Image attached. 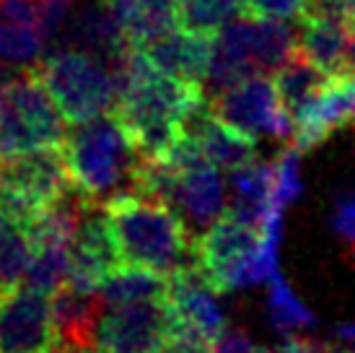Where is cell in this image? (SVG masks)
<instances>
[{
  "mask_svg": "<svg viewBox=\"0 0 355 353\" xmlns=\"http://www.w3.org/2000/svg\"><path fill=\"white\" fill-rule=\"evenodd\" d=\"M122 263L143 265L158 273H174L192 260V234L184 218L161 200L132 192L101 203Z\"/></svg>",
  "mask_w": 355,
  "mask_h": 353,
  "instance_id": "1",
  "label": "cell"
},
{
  "mask_svg": "<svg viewBox=\"0 0 355 353\" xmlns=\"http://www.w3.org/2000/svg\"><path fill=\"white\" fill-rule=\"evenodd\" d=\"M70 187L89 203H107L109 197L132 190V172L138 151L112 112L73 125L62 140Z\"/></svg>",
  "mask_w": 355,
  "mask_h": 353,
  "instance_id": "2",
  "label": "cell"
},
{
  "mask_svg": "<svg viewBox=\"0 0 355 353\" xmlns=\"http://www.w3.org/2000/svg\"><path fill=\"white\" fill-rule=\"evenodd\" d=\"M31 70L70 125L104 115L114 104V73L109 63L83 49L55 47L42 55Z\"/></svg>",
  "mask_w": 355,
  "mask_h": 353,
  "instance_id": "3",
  "label": "cell"
},
{
  "mask_svg": "<svg viewBox=\"0 0 355 353\" xmlns=\"http://www.w3.org/2000/svg\"><path fill=\"white\" fill-rule=\"evenodd\" d=\"M65 133L68 122L34 70L0 81V161L62 146Z\"/></svg>",
  "mask_w": 355,
  "mask_h": 353,
  "instance_id": "4",
  "label": "cell"
},
{
  "mask_svg": "<svg viewBox=\"0 0 355 353\" xmlns=\"http://www.w3.org/2000/svg\"><path fill=\"white\" fill-rule=\"evenodd\" d=\"M68 190L70 176L62 146L0 161V208L29 224Z\"/></svg>",
  "mask_w": 355,
  "mask_h": 353,
  "instance_id": "5",
  "label": "cell"
},
{
  "mask_svg": "<svg viewBox=\"0 0 355 353\" xmlns=\"http://www.w3.org/2000/svg\"><path fill=\"white\" fill-rule=\"evenodd\" d=\"M207 109L223 120L234 130L249 138H277L291 140L293 138V120L288 117L280 99H277L275 83L257 73L239 81L236 86L220 91L207 99Z\"/></svg>",
  "mask_w": 355,
  "mask_h": 353,
  "instance_id": "6",
  "label": "cell"
},
{
  "mask_svg": "<svg viewBox=\"0 0 355 353\" xmlns=\"http://www.w3.org/2000/svg\"><path fill=\"white\" fill-rule=\"evenodd\" d=\"M50 296L26 284L0 286V353H55Z\"/></svg>",
  "mask_w": 355,
  "mask_h": 353,
  "instance_id": "7",
  "label": "cell"
},
{
  "mask_svg": "<svg viewBox=\"0 0 355 353\" xmlns=\"http://www.w3.org/2000/svg\"><path fill=\"white\" fill-rule=\"evenodd\" d=\"M168 340V306L161 302H130L109 306L96 320V353H158Z\"/></svg>",
  "mask_w": 355,
  "mask_h": 353,
  "instance_id": "8",
  "label": "cell"
},
{
  "mask_svg": "<svg viewBox=\"0 0 355 353\" xmlns=\"http://www.w3.org/2000/svg\"><path fill=\"white\" fill-rule=\"evenodd\" d=\"M166 306L168 335L189 333L213 345L218 335L226 330V317H223L218 294L207 286L195 260L168 273Z\"/></svg>",
  "mask_w": 355,
  "mask_h": 353,
  "instance_id": "9",
  "label": "cell"
},
{
  "mask_svg": "<svg viewBox=\"0 0 355 353\" xmlns=\"http://www.w3.org/2000/svg\"><path fill=\"white\" fill-rule=\"evenodd\" d=\"M117 265H122V257L107 213L101 206L86 200L76 229V239L70 247V273L65 284L78 291H96Z\"/></svg>",
  "mask_w": 355,
  "mask_h": 353,
  "instance_id": "10",
  "label": "cell"
},
{
  "mask_svg": "<svg viewBox=\"0 0 355 353\" xmlns=\"http://www.w3.org/2000/svg\"><path fill=\"white\" fill-rule=\"evenodd\" d=\"M355 109V83L353 73L343 76H329L324 86L319 88L314 101L304 109L301 117L293 120V143L301 154L311 148L322 146L327 138L337 130L347 128L353 122Z\"/></svg>",
  "mask_w": 355,
  "mask_h": 353,
  "instance_id": "11",
  "label": "cell"
},
{
  "mask_svg": "<svg viewBox=\"0 0 355 353\" xmlns=\"http://www.w3.org/2000/svg\"><path fill=\"white\" fill-rule=\"evenodd\" d=\"M296 47L327 76L353 73V19L304 13Z\"/></svg>",
  "mask_w": 355,
  "mask_h": 353,
  "instance_id": "12",
  "label": "cell"
},
{
  "mask_svg": "<svg viewBox=\"0 0 355 353\" xmlns=\"http://www.w3.org/2000/svg\"><path fill=\"white\" fill-rule=\"evenodd\" d=\"M143 55L150 60V65L166 73L171 79L202 86L207 60H210V37L200 31H189L182 26L158 34L146 44H140Z\"/></svg>",
  "mask_w": 355,
  "mask_h": 353,
  "instance_id": "13",
  "label": "cell"
},
{
  "mask_svg": "<svg viewBox=\"0 0 355 353\" xmlns=\"http://www.w3.org/2000/svg\"><path fill=\"white\" fill-rule=\"evenodd\" d=\"M58 47L83 49L104 63H114L130 44L107 0H91L80 8H73Z\"/></svg>",
  "mask_w": 355,
  "mask_h": 353,
  "instance_id": "14",
  "label": "cell"
},
{
  "mask_svg": "<svg viewBox=\"0 0 355 353\" xmlns=\"http://www.w3.org/2000/svg\"><path fill=\"white\" fill-rule=\"evenodd\" d=\"M50 306L55 335H58V351H94L96 320L104 309L96 291H78L73 286L62 284L55 294H50Z\"/></svg>",
  "mask_w": 355,
  "mask_h": 353,
  "instance_id": "15",
  "label": "cell"
},
{
  "mask_svg": "<svg viewBox=\"0 0 355 353\" xmlns=\"http://www.w3.org/2000/svg\"><path fill=\"white\" fill-rule=\"evenodd\" d=\"M44 52L37 0H0V65L31 68Z\"/></svg>",
  "mask_w": 355,
  "mask_h": 353,
  "instance_id": "16",
  "label": "cell"
},
{
  "mask_svg": "<svg viewBox=\"0 0 355 353\" xmlns=\"http://www.w3.org/2000/svg\"><path fill=\"white\" fill-rule=\"evenodd\" d=\"M184 133L198 143L200 154L216 169L234 172V169L247 167L249 161H254L257 156L254 138L244 136V133L234 130L231 125H226L223 120H218L207 109V104L200 107L184 122Z\"/></svg>",
  "mask_w": 355,
  "mask_h": 353,
  "instance_id": "17",
  "label": "cell"
},
{
  "mask_svg": "<svg viewBox=\"0 0 355 353\" xmlns=\"http://www.w3.org/2000/svg\"><path fill=\"white\" fill-rule=\"evenodd\" d=\"M226 190L220 179V169L210 161H200L195 167L179 172L177 192H174V208H184L195 224L207 226L223 213Z\"/></svg>",
  "mask_w": 355,
  "mask_h": 353,
  "instance_id": "18",
  "label": "cell"
},
{
  "mask_svg": "<svg viewBox=\"0 0 355 353\" xmlns=\"http://www.w3.org/2000/svg\"><path fill=\"white\" fill-rule=\"evenodd\" d=\"M130 47L177 26V0H107Z\"/></svg>",
  "mask_w": 355,
  "mask_h": 353,
  "instance_id": "19",
  "label": "cell"
},
{
  "mask_svg": "<svg viewBox=\"0 0 355 353\" xmlns=\"http://www.w3.org/2000/svg\"><path fill=\"white\" fill-rule=\"evenodd\" d=\"M168 275L143 268V265H117L96 288L104 306L130 304V302H161L166 299Z\"/></svg>",
  "mask_w": 355,
  "mask_h": 353,
  "instance_id": "20",
  "label": "cell"
},
{
  "mask_svg": "<svg viewBox=\"0 0 355 353\" xmlns=\"http://www.w3.org/2000/svg\"><path fill=\"white\" fill-rule=\"evenodd\" d=\"M329 79L327 73L316 68L311 60L306 58L304 52L293 49L291 58L275 70V91L283 109L288 112V117L296 120L304 115V109L314 101L319 94V88L324 86V81Z\"/></svg>",
  "mask_w": 355,
  "mask_h": 353,
  "instance_id": "21",
  "label": "cell"
},
{
  "mask_svg": "<svg viewBox=\"0 0 355 353\" xmlns=\"http://www.w3.org/2000/svg\"><path fill=\"white\" fill-rule=\"evenodd\" d=\"M29 221L0 208V286L19 284L31 260Z\"/></svg>",
  "mask_w": 355,
  "mask_h": 353,
  "instance_id": "22",
  "label": "cell"
},
{
  "mask_svg": "<svg viewBox=\"0 0 355 353\" xmlns=\"http://www.w3.org/2000/svg\"><path fill=\"white\" fill-rule=\"evenodd\" d=\"M68 273L70 247L55 245V242H42V245H34V252H31V260L26 265V270H24V278H26V286L50 296L68 281Z\"/></svg>",
  "mask_w": 355,
  "mask_h": 353,
  "instance_id": "23",
  "label": "cell"
},
{
  "mask_svg": "<svg viewBox=\"0 0 355 353\" xmlns=\"http://www.w3.org/2000/svg\"><path fill=\"white\" fill-rule=\"evenodd\" d=\"M244 10L247 0H177V26L213 37L228 19Z\"/></svg>",
  "mask_w": 355,
  "mask_h": 353,
  "instance_id": "24",
  "label": "cell"
},
{
  "mask_svg": "<svg viewBox=\"0 0 355 353\" xmlns=\"http://www.w3.org/2000/svg\"><path fill=\"white\" fill-rule=\"evenodd\" d=\"M270 281V322L275 330L280 333H293L298 327H306V325H314L316 317L309 309H306L298 296L288 288V284L283 281V275L275 273L267 278Z\"/></svg>",
  "mask_w": 355,
  "mask_h": 353,
  "instance_id": "25",
  "label": "cell"
},
{
  "mask_svg": "<svg viewBox=\"0 0 355 353\" xmlns=\"http://www.w3.org/2000/svg\"><path fill=\"white\" fill-rule=\"evenodd\" d=\"M298 161H301V151L293 146H288L280 158H277L275 167V200L286 208L288 203L298 200L301 195V169H298Z\"/></svg>",
  "mask_w": 355,
  "mask_h": 353,
  "instance_id": "26",
  "label": "cell"
},
{
  "mask_svg": "<svg viewBox=\"0 0 355 353\" xmlns=\"http://www.w3.org/2000/svg\"><path fill=\"white\" fill-rule=\"evenodd\" d=\"M309 0H247V10L252 16H265V19H283L293 21L304 16Z\"/></svg>",
  "mask_w": 355,
  "mask_h": 353,
  "instance_id": "27",
  "label": "cell"
},
{
  "mask_svg": "<svg viewBox=\"0 0 355 353\" xmlns=\"http://www.w3.org/2000/svg\"><path fill=\"white\" fill-rule=\"evenodd\" d=\"M355 206H353V195L345 192L343 197H337L335 203V216H332V229L335 234L345 242L347 247L353 245V236H355Z\"/></svg>",
  "mask_w": 355,
  "mask_h": 353,
  "instance_id": "28",
  "label": "cell"
},
{
  "mask_svg": "<svg viewBox=\"0 0 355 353\" xmlns=\"http://www.w3.org/2000/svg\"><path fill=\"white\" fill-rule=\"evenodd\" d=\"M210 353H267V351L259 348V345H257L247 333H241V330H223V333L216 338Z\"/></svg>",
  "mask_w": 355,
  "mask_h": 353,
  "instance_id": "29",
  "label": "cell"
},
{
  "mask_svg": "<svg viewBox=\"0 0 355 353\" xmlns=\"http://www.w3.org/2000/svg\"><path fill=\"white\" fill-rule=\"evenodd\" d=\"M213 345L198 338V335H189V333H171L168 335L166 345L161 348L158 353H210Z\"/></svg>",
  "mask_w": 355,
  "mask_h": 353,
  "instance_id": "30",
  "label": "cell"
},
{
  "mask_svg": "<svg viewBox=\"0 0 355 353\" xmlns=\"http://www.w3.org/2000/svg\"><path fill=\"white\" fill-rule=\"evenodd\" d=\"M272 353H327V345L316 343V340H311V338L291 335L286 343H280Z\"/></svg>",
  "mask_w": 355,
  "mask_h": 353,
  "instance_id": "31",
  "label": "cell"
},
{
  "mask_svg": "<svg viewBox=\"0 0 355 353\" xmlns=\"http://www.w3.org/2000/svg\"><path fill=\"white\" fill-rule=\"evenodd\" d=\"M335 333H337V338H340L343 343H350V340H353V325H340Z\"/></svg>",
  "mask_w": 355,
  "mask_h": 353,
  "instance_id": "32",
  "label": "cell"
},
{
  "mask_svg": "<svg viewBox=\"0 0 355 353\" xmlns=\"http://www.w3.org/2000/svg\"><path fill=\"white\" fill-rule=\"evenodd\" d=\"M327 353H353L350 348H347V343L343 345V348H327Z\"/></svg>",
  "mask_w": 355,
  "mask_h": 353,
  "instance_id": "33",
  "label": "cell"
},
{
  "mask_svg": "<svg viewBox=\"0 0 355 353\" xmlns=\"http://www.w3.org/2000/svg\"><path fill=\"white\" fill-rule=\"evenodd\" d=\"M8 76H10V73H6V70H3V65H0V81H3V79H8Z\"/></svg>",
  "mask_w": 355,
  "mask_h": 353,
  "instance_id": "34",
  "label": "cell"
}]
</instances>
